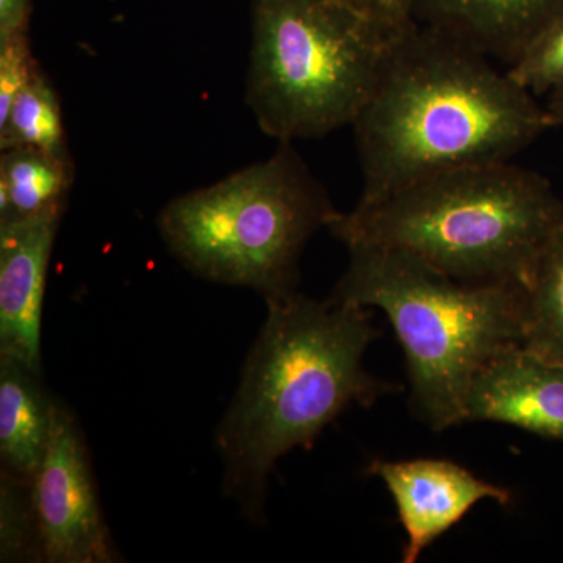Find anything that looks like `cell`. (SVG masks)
Listing matches in <instances>:
<instances>
[{"mask_svg":"<svg viewBox=\"0 0 563 563\" xmlns=\"http://www.w3.org/2000/svg\"><path fill=\"white\" fill-rule=\"evenodd\" d=\"M368 473L383 481L406 533L402 562L415 563L481 501L512 503V492L474 476L448 459L374 461Z\"/></svg>","mask_w":563,"mask_h":563,"instance_id":"8","label":"cell"},{"mask_svg":"<svg viewBox=\"0 0 563 563\" xmlns=\"http://www.w3.org/2000/svg\"><path fill=\"white\" fill-rule=\"evenodd\" d=\"M73 173L70 157L32 147L0 151V222L66 207Z\"/></svg>","mask_w":563,"mask_h":563,"instance_id":"13","label":"cell"},{"mask_svg":"<svg viewBox=\"0 0 563 563\" xmlns=\"http://www.w3.org/2000/svg\"><path fill=\"white\" fill-rule=\"evenodd\" d=\"M393 33H401L415 24L413 0H342Z\"/></svg>","mask_w":563,"mask_h":563,"instance_id":"19","label":"cell"},{"mask_svg":"<svg viewBox=\"0 0 563 563\" xmlns=\"http://www.w3.org/2000/svg\"><path fill=\"white\" fill-rule=\"evenodd\" d=\"M550 95V103H548L547 110L553 117L555 125H563V84L555 87Z\"/></svg>","mask_w":563,"mask_h":563,"instance_id":"21","label":"cell"},{"mask_svg":"<svg viewBox=\"0 0 563 563\" xmlns=\"http://www.w3.org/2000/svg\"><path fill=\"white\" fill-rule=\"evenodd\" d=\"M563 228V201L542 174L510 162L433 174L373 201L358 199L328 231L344 246L409 252L455 279L528 284Z\"/></svg>","mask_w":563,"mask_h":563,"instance_id":"3","label":"cell"},{"mask_svg":"<svg viewBox=\"0 0 563 563\" xmlns=\"http://www.w3.org/2000/svg\"><path fill=\"white\" fill-rule=\"evenodd\" d=\"M398 35L342 0H254L246 102L262 131L295 143L354 124Z\"/></svg>","mask_w":563,"mask_h":563,"instance_id":"6","label":"cell"},{"mask_svg":"<svg viewBox=\"0 0 563 563\" xmlns=\"http://www.w3.org/2000/svg\"><path fill=\"white\" fill-rule=\"evenodd\" d=\"M14 147L70 157L60 101L41 68L18 92L9 113L0 120V151Z\"/></svg>","mask_w":563,"mask_h":563,"instance_id":"15","label":"cell"},{"mask_svg":"<svg viewBox=\"0 0 563 563\" xmlns=\"http://www.w3.org/2000/svg\"><path fill=\"white\" fill-rule=\"evenodd\" d=\"M65 207L0 222V355L43 372L47 268Z\"/></svg>","mask_w":563,"mask_h":563,"instance_id":"9","label":"cell"},{"mask_svg":"<svg viewBox=\"0 0 563 563\" xmlns=\"http://www.w3.org/2000/svg\"><path fill=\"white\" fill-rule=\"evenodd\" d=\"M38 68L29 33L0 38V120L7 117L18 92Z\"/></svg>","mask_w":563,"mask_h":563,"instance_id":"18","label":"cell"},{"mask_svg":"<svg viewBox=\"0 0 563 563\" xmlns=\"http://www.w3.org/2000/svg\"><path fill=\"white\" fill-rule=\"evenodd\" d=\"M265 302V322L217 431L222 487L252 521L263 520L269 476L284 455L312 448L351 407L401 390L363 363L380 335L372 309L299 291Z\"/></svg>","mask_w":563,"mask_h":563,"instance_id":"2","label":"cell"},{"mask_svg":"<svg viewBox=\"0 0 563 563\" xmlns=\"http://www.w3.org/2000/svg\"><path fill=\"white\" fill-rule=\"evenodd\" d=\"M32 3L33 0H0V38L29 33Z\"/></svg>","mask_w":563,"mask_h":563,"instance_id":"20","label":"cell"},{"mask_svg":"<svg viewBox=\"0 0 563 563\" xmlns=\"http://www.w3.org/2000/svg\"><path fill=\"white\" fill-rule=\"evenodd\" d=\"M347 251L329 299L383 310L406 358L412 412L433 432L463 424L474 377L521 344L525 285L459 280L391 247Z\"/></svg>","mask_w":563,"mask_h":563,"instance_id":"4","label":"cell"},{"mask_svg":"<svg viewBox=\"0 0 563 563\" xmlns=\"http://www.w3.org/2000/svg\"><path fill=\"white\" fill-rule=\"evenodd\" d=\"M32 499L40 562L121 561L103 517L84 432L62 401L49 446L32 483Z\"/></svg>","mask_w":563,"mask_h":563,"instance_id":"7","label":"cell"},{"mask_svg":"<svg viewBox=\"0 0 563 563\" xmlns=\"http://www.w3.org/2000/svg\"><path fill=\"white\" fill-rule=\"evenodd\" d=\"M339 210L292 143L166 203L157 225L185 268L263 299L298 291L307 243Z\"/></svg>","mask_w":563,"mask_h":563,"instance_id":"5","label":"cell"},{"mask_svg":"<svg viewBox=\"0 0 563 563\" xmlns=\"http://www.w3.org/2000/svg\"><path fill=\"white\" fill-rule=\"evenodd\" d=\"M470 421L499 422L563 442V363L523 344L506 347L474 377L465 401Z\"/></svg>","mask_w":563,"mask_h":563,"instance_id":"10","label":"cell"},{"mask_svg":"<svg viewBox=\"0 0 563 563\" xmlns=\"http://www.w3.org/2000/svg\"><path fill=\"white\" fill-rule=\"evenodd\" d=\"M33 481L0 472V561L40 562Z\"/></svg>","mask_w":563,"mask_h":563,"instance_id":"16","label":"cell"},{"mask_svg":"<svg viewBox=\"0 0 563 563\" xmlns=\"http://www.w3.org/2000/svg\"><path fill=\"white\" fill-rule=\"evenodd\" d=\"M58 404L43 372L0 355V472L35 479L49 446Z\"/></svg>","mask_w":563,"mask_h":563,"instance_id":"12","label":"cell"},{"mask_svg":"<svg viewBox=\"0 0 563 563\" xmlns=\"http://www.w3.org/2000/svg\"><path fill=\"white\" fill-rule=\"evenodd\" d=\"M521 344L563 363V228L548 242L525 285Z\"/></svg>","mask_w":563,"mask_h":563,"instance_id":"14","label":"cell"},{"mask_svg":"<svg viewBox=\"0 0 563 563\" xmlns=\"http://www.w3.org/2000/svg\"><path fill=\"white\" fill-rule=\"evenodd\" d=\"M563 14V0H413L417 24L443 33L506 69Z\"/></svg>","mask_w":563,"mask_h":563,"instance_id":"11","label":"cell"},{"mask_svg":"<svg viewBox=\"0 0 563 563\" xmlns=\"http://www.w3.org/2000/svg\"><path fill=\"white\" fill-rule=\"evenodd\" d=\"M553 128L550 111L507 69L415 22L393 41L379 84L352 124L361 199L433 174L510 162Z\"/></svg>","mask_w":563,"mask_h":563,"instance_id":"1","label":"cell"},{"mask_svg":"<svg viewBox=\"0 0 563 563\" xmlns=\"http://www.w3.org/2000/svg\"><path fill=\"white\" fill-rule=\"evenodd\" d=\"M507 73L533 96L551 92L563 84V14L529 44Z\"/></svg>","mask_w":563,"mask_h":563,"instance_id":"17","label":"cell"}]
</instances>
